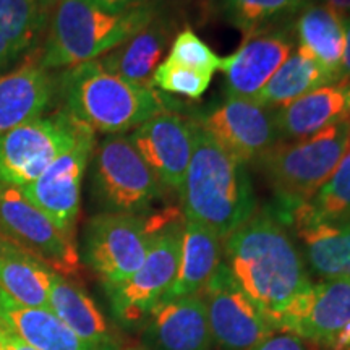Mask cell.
Instances as JSON below:
<instances>
[{"label":"cell","instance_id":"cell-14","mask_svg":"<svg viewBox=\"0 0 350 350\" xmlns=\"http://www.w3.org/2000/svg\"><path fill=\"white\" fill-rule=\"evenodd\" d=\"M350 323V278L325 279L297 294L278 321V331L325 347Z\"/></svg>","mask_w":350,"mask_h":350},{"label":"cell","instance_id":"cell-34","mask_svg":"<svg viewBox=\"0 0 350 350\" xmlns=\"http://www.w3.org/2000/svg\"><path fill=\"white\" fill-rule=\"evenodd\" d=\"M90 2L109 13H124L142 5L144 0H90Z\"/></svg>","mask_w":350,"mask_h":350},{"label":"cell","instance_id":"cell-39","mask_svg":"<svg viewBox=\"0 0 350 350\" xmlns=\"http://www.w3.org/2000/svg\"><path fill=\"white\" fill-rule=\"evenodd\" d=\"M342 85L345 88V98H347V117L350 120V81H345Z\"/></svg>","mask_w":350,"mask_h":350},{"label":"cell","instance_id":"cell-8","mask_svg":"<svg viewBox=\"0 0 350 350\" xmlns=\"http://www.w3.org/2000/svg\"><path fill=\"white\" fill-rule=\"evenodd\" d=\"M152 235L148 219L142 216L99 213L83 230L80 258L104 286H113L137 273Z\"/></svg>","mask_w":350,"mask_h":350},{"label":"cell","instance_id":"cell-3","mask_svg":"<svg viewBox=\"0 0 350 350\" xmlns=\"http://www.w3.org/2000/svg\"><path fill=\"white\" fill-rule=\"evenodd\" d=\"M64 111L93 133L122 135L138 129L165 100L152 86H143L107 72L99 60L65 68L57 81Z\"/></svg>","mask_w":350,"mask_h":350},{"label":"cell","instance_id":"cell-15","mask_svg":"<svg viewBox=\"0 0 350 350\" xmlns=\"http://www.w3.org/2000/svg\"><path fill=\"white\" fill-rule=\"evenodd\" d=\"M129 138L161 185L180 196L193 151V120L163 111L135 129Z\"/></svg>","mask_w":350,"mask_h":350},{"label":"cell","instance_id":"cell-28","mask_svg":"<svg viewBox=\"0 0 350 350\" xmlns=\"http://www.w3.org/2000/svg\"><path fill=\"white\" fill-rule=\"evenodd\" d=\"M336 83L314 60L295 51L271 77L253 103L265 107H281L318 88Z\"/></svg>","mask_w":350,"mask_h":350},{"label":"cell","instance_id":"cell-35","mask_svg":"<svg viewBox=\"0 0 350 350\" xmlns=\"http://www.w3.org/2000/svg\"><path fill=\"white\" fill-rule=\"evenodd\" d=\"M344 34H345V44H344L342 67H340V73H339V83L350 81V13L344 15Z\"/></svg>","mask_w":350,"mask_h":350},{"label":"cell","instance_id":"cell-1","mask_svg":"<svg viewBox=\"0 0 350 350\" xmlns=\"http://www.w3.org/2000/svg\"><path fill=\"white\" fill-rule=\"evenodd\" d=\"M224 250L232 278L278 331L286 306L313 284L284 222L275 213H255L224 240Z\"/></svg>","mask_w":350,"mask_h":350},{"label":"cell","instance_id":"cell-4","mask_svg":"<svg viewBox=\"0 0 350 350\" xmlns=\"http://www.w3.org/2000/svg\"><path fill=\"white\" fill-rule=\"evenodd\" d=\"M156 16L146 2L124 13H109L90 0H59L39 64L46 70L91 62L116 49Z\"/></svg>","mask_w":350,"mask_h":350},{"label":"cell","instance_id":"cell-24","mask_svg":"<svg viewBox=\"0 0 350 350\" xmlns=\"http://www.w3.org/2000/svg\"><path fill=\"white\" fill-rule=\"evenodd\" d=\"M0 325L36 350H88L55 313L16 304L0 287Z\"/></svg>","mask_w":350,"mask_h":350},{"label":"cell","instance_id":"cell-31","mask_svg":"<svg viewBox=\"0 0 350 350\" xmlns=\"http://www.w3.org/2000/svg\"><path fill=\"white\" fill-rule=\"evenodd\" d=\"M213 75L177 65L164 59L157 65L154 75L151 78L152 88L169 94L183 96L188 99H200L211 85Z\"/></svg>","mask_w":350,"mask_h":350},{"label":"cell","instance_id":"cell-19","mask_svg":"<svg viewBox=\"0 0 350 350\" xmlns=\"http://www.w3.org/2000/svg\"><path fill=\"white\" fill-rule=\"evenodd\" d=\"M57 81L41 64H23L0 75V135L38 119L51 107Z\"/></svg>","mask_w":350,"mask_h":350},{"label":"cell","instance_id":"cell-26","mask_svg":"<svg viewBox=\"0 0 350 350\" xmlns=\"http://www.w3.org/2000/svg\"><path fill=\"white\" fill-rule=\"evenodd\" d=\"M295 230L314 274L323 279L350 278V221L318 222Z\"/></svg>","mask_w":350,"mask_h":350},{"label":"cell","instance_id":"cell-38","mask_svg":"<svg viewBox=\"0 0 350 350\" xmlns=\"http://www.w3.org/2000/svg\"><path fill=\"white\" fill-rule=\"evenodd\" d=\"M314 2H321L325 3V5H329L334 8V10L342 13V15L350 13V0H314Z\"/></svg>","mask_w":350,"mask_h":350},{"label":"cell","instance_id":"cell-40","mask_svg":"<svg viewBox=\"0 0 350 350\" xmlns=\"http://www.w3.org/2000/svg\"><path fill=\"white\" fill-rule=\"evenodd\" d=\"M57 2H59V0H39V5H41L44 10H47L51 5H55Z\"/></svg>","mask_w":350,"mask_h":350},{"label":"cell","instance_id":"cell-13","mask_svg":"<svg viewBox=\"0 0 350 350\" xmlns=\"http://www.w3.org/2000/svg\"><path fill=\"white\" fill-rule=\"evenodd\" d=\"M196 124L245 164H258L281 143L274 107L253 100L227 98L201 116Z\"/></svg>","mask_w":350,"mask_h":350},{"label":"cell","instance_id":"cell-29","mask_svg":"<svg viewBox=\"0 0 350 350\" xmlns=\"http://www.w3.org/2000/svg\"><path fill=\"white\" fill-rule=\"evenodd\" d=\"M281 221L295 229L318 222L350 221V148L338 169L306 203L287 213Z\"/></svg>","mask_w":350,"mask_h":350},{"label":"cell","instance_id":"cell-16","mask_svg":"<svg viewBox=\"0 0 350 350\" xmlns=\"http://www.w3.org/2000/svg\"><path fill=\"white\" fill-rule=\"evenodd\" d=\"M294 38L286 29L268 26L245 34L234 54L224 57L227 98L253 100L294 51Z\"/></svg>","mask_w":350,"mask_h":350},{"label":"cell","instance_id":"cell-10","mask_svg":"<svg viewBox=\"0 0 350 350\" xmlns=\"http://www.w3.org/2000/svg\"><path fill=\"white\" fill-rule=\"evenodd\" d=\"M0 235L65 278L80 271L81 258L75 237L60 230L18 187L5 183H0Z\"/></svg>","mask_w":350,"mask_h":350},{"label":"cell","instance_id":"cell-22","mask_svg":"<svg viewBox=\"0 0 350 350\" xmlns=\"http://www.w3.org/2000/svg\"><path fill=\"white\" fill-rule=\"evenodd\" d=\"M172 26L167 21L154 16L137 34L126 39L116 49L99 57V64L107 72L143 86H152L151 78L157 65L170 49Z\"/></svg>","mask_w":350,"mask_h":350},{"label":"cell","instance_id":"cell-41","mask_svg":"<svg viewBox=\"0 0 350 350\" xmlns=\"http://www.w3.org/2000/svg\"><path fill=\"white\" fill-rule=\"evenodd\" d=\"M125 350H146V349H138V347H130V349H125Z\"/></svg>","mask_w":350,"mask_h":350},{"label":"cell","instance_id":"cell-12","mask_svg":"<svg viewBox=\"0 0 350 350\" xmlns=\"http://www.w3.org/2000/svg\"><path fill=\"white\" fill-rule=\"evenodd\" d=\"M94 133L88 130L72 150L59 156L38 177L21 187V193L41 209L60 230L75 237L80 213L81 183L94 151Z\"/></svg>","mask_w":350,"mask_h":350},{"label":"cell","instance_id":"cell-32","mask_svg":"<svg viewBox=\"0 0 350 350\" xmlns=\"http://www.w3.org/2000/svg\"><path fill=\"white\" fill-rule=\"evenodd\" d=\"M165 59L182 67L208 73V75L221 70L224 62V59L219 57L191 28L182 29L174 38L169 55Z\"/></svg>","mask_w":350,"mask_h":350},{"label":"cell","instance_id":"cell-23","mask_svg":"<svg viewBox=\"0 0 350 350\" xmlns=\"http://www.w3.org/2000/svg\"><path fill=\"white\" fill-rule=\"evenodd\" d=\"M221 262L222 240L200 222L185 219L177 275L161 301L198 295Z\"/></svg>","mask_w":350,"mask_h":350},{"label":"cell","instance_id":"cell-18","mask_svg":"<svg viewBox=\"0 0 350 350\" xmlns=\"http://www.w3.org/2000/svg\"><path fill=\"white\" fill-rule=\"evenodd\" d=\"M49 308L62 319L88 350H122L120 338L80 284L52 273Z\"/></svg>","mask_w":350,"mask_h":350},{"label":"cell","instance_id":"cell-11","mask_svg":"<svg viewBox=\"0 0 350 350\" xmlns=\"http://www.w3.org/2000/svg\"><path fill=\"white\" fill-rule=\"evenodd\" d=\"M198 295L206 305L213 340L222 350H250L275 332L271 319L240 288L224 261Z\"/></svg>","mask_w":350,"mask_h":350},{"label":"cell","instance_id":"cell-30","mask_svg":"<svg viewBox=\"0 0 350 350\" xmlns=\"http://www.w3.org/2000/svg\"><path fill=\"white\" fill-rule=\"evenodd\" d=\"M308 0H224L227 18L245 34L294 16Z\"/></svg>","mask_w":350,"mask_h":350},{"label":"cell","instance_id":"cell-9","mask_svg":"<svg viewBox=\"0 0 350 350\" xmlns=\"http://www.w3.org/2000/svg\"><path fill=\"white\" fill-rule=\"evenodd\" d=\"M182 226L170 224L152 235L150 252L137 273L113 286H104L112 314L125 327L144 325L152 308L172 286L180 258Z\"/></svg>","mask_w":350,"mask_h":350},{"label":"cell","instance_id":"cell-21","mask_svg":"<svg viewBox=\"0 0 350 350\" xmlns=\"http://www.w3.org/2000/svg\"><path fill=\"white\" fill-rule=\"evenodd\" d=\"M281 143L299 142L347 117V98L342 83L318 88L312 93L274 107Z\"/></svg>","mask_w":350,"mask_h":350},{"label":"cell","instance_id":"cell-33","mask_svg":"<svg viewBox=\"0 0 350 350\" xmlns=\"http://www.w3.org/2000/svg\"><path fill=\"white\" fill-rule=\"evenodd\" d=\"M250 350H308L304 340L294 334L282 332V334H273L261 342H258Z\"/></svg>","mask_w":350,"mask_h":350},{"label":"cell","instance_id":"cell-27","mask_svg":"<svg viewBox=\"0 0 350 350\" xmlns=\"http://www.w3.org/2000/svg\"><path fill=\"white\" fill-rule=\"evenodd\" d=\"M44 18L46 10L39 0H0V73L31 49Z\"/></svg>","mask_w":350,"mask_h":350},{"label":"cell","instance_id":"cell-37","mask_svg":"<svg viewBox=\"0 0 350 350\" xmlns=\"http://www.w3.org/2000/svg\"><path fill=\"white\" fill-rule=\"evenodd\" d=\"M323 350H350V323Z\"/></svg>","mask_w":350,"mask_h":350},{"label":"cell","instance_id":"cell-7","mask_svg":"<svg viewBox=\"0 0 350 350\" xmlns=\"http://www.w3.org/2000/svg\"><path fill=\"white\" fill-rule=\"evenodd\" d=\"M90 129L65 111L41 116L0 135V183L25 187L59 156L72 150Z\"/></svg>","mask_w":350,"mask_h":350},{"label":"cell","instance_id":"cell-36","mask_svg":"<svg viewBox=\"0 0 350 350\" xmlns=\"http://www.w3.org/2000/svg\"><path fill=\"white\" fill-rule=\"evenodd\" d=\"M0 350H36L0 325Z\"/></svg>","mask_w":350,"mask_h":350},{"label":"cell","instance_id":"cell-17","mask_svg":"<svg viewBox=\"0 0 350 350\" xmlns=\"http://www.w3.org/2000/svg\"><path fill=\"white\" fill-rule=\"evenodd\" d=\"M146 350H211L204 300L200 295L157 304L144 321Z\"/></svg>","mask_w":350,"mask_h":350},{"label":"cell","instance_id":"cell-2","mask_svg":"<svg viewBox=\"0 0 350 350\" xmlns=\"http://www.w3.org/2000/svg\"><path fill=\"white\" fill-rule=\"evenodd\" d=\"M180 198L185 219L208 227L222 242L256 213L247 164L226 151L196 122Z\"/></svg>","mask_w":350,"mask_h":350},{"label":"cell","instance_id":"cell-20","mask_svg":"<svg viewBox=\"0 0 350 350\" xmlns=\"http://www.w3.org/2000/svg\"><path fill=\"white\" fill-rule=\"evenodd\" d=\"M297 51L314 60L339 83L344 57V15L329 5L308 0L295 15Z\"/></svg>","mask_w":350,"mask_h":350},{"label":"cell","instance_id":"cell-6","mask_svg":"<svg viewBox=\"0 0 350 350\" xmlns=\"http://www.w3.org/2000/svg\"><path fill=\"white\" fill-rule=\"evenodd\" d=\"M90 164L91 196L103 213L139 216L164 195L165 188L124 135H109L94 146Z\"/></svg>","mask_w":350,"mask_h":350},{"label":"cell","instance_id":"cell-5","mask_svg":"<svg viewBox=\"0 0 350 350\" xmlns=\"http://www.w3.org/2000/svg\"><path fill=\"white\" fill-rule=\"evenodd\" d=\"M350 148V120L344 119L299 142L279 143L258 163L278 196L282 219L304 204L334 174Z\"/></svg>","mask_w":350,"mask_h":350},{"label":"cell","instance_id":"cell-25","mask_svg":"<svg viewBox=\"0 0 350 350\" xmlns=\"http://www.w3.org/2000/svg\"><path fill=\"white\" fill-rule=\"evenodd\" d=\"M52 271L36 256L0 235V287L16 304L49 308Z\"/></svg>","mask_w":350,"mask_h":350}]
</instances>
